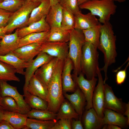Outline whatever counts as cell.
Instances as JSON below:
<instances>
[{
  "label": "cell",
  "instance_id": "cell-31",
  "mask_svg": "<svg viewBox=\"0 0 129 129\" xmlns=\"http://www.w3.org/2000/svg\"><path fill=\"white\" fill-rule=\"evenodd\" d=\"M15 68L11 65L0 61V80L7 82H19L20 80L16 75Z\"/></svg>",
  "mask_w": 129,
  "mask_h": 129
},
{
  "label": "cell",
  "instance_id": "cell-39",
  "mask_svg": "<svg viewBox=\"0 0 129 129\" xmlns=\"http://www.w3.org/2000/svg\"><path fill=\"white\" fill-rule=\"evenodd\" d=\"M71 119H62L57 121L51 129H71Z\"/></svg>",
  "mask_w": 129,
  "mask_h": 129
},
{
  "label": "cell",
  "instance_id": "cell-47",
  "mask_svg": "<svg viewBox=\"0 0 129 129\" xmlns=\"http://www.w3.org/2000/svg\"><path fill=\"white\" fill-rule=\"evenodd\" d=\"M50 6L55 5L59 3L60 0H49Z\"/></svg>",
  "mask_w": 129,
  "mask_h": 129
},
{
  "label": "cell",
  "instance_id": "cell-41",
  "mask_svg": "<svg viewBox=\"0 0 129 129\" xmlns=\"http://www.w3.org/2000/svg\"><path fill=\"white\" fill-rule=\"evenodd\" d=\"M127 64L124 69L118 71L116 75V82L117 84L121 85L123 83L126 77V69L129 65Z\"/></svg>",
  "mask_w": 129,
  "mask_h": 129
},
{
  "label": "cell",
  "instance_id": "cell-44",
  "mask_svg": "<svg viewBox=\"0 0 129 129\" xmlns=\"http://www.w3.org/2000/svg\"><path fill=\"white\" fill-rule=\"evenodd\" d=\"M103 127L102 129H121V128L119 127L114 125L105 124Z\"/></svg>",
  "mask_w": 129,
  "mask_h": 129
},
{
  "label": "cell",
  "instance_id": "cell-24",
  "mask_svg": "<svg viewBox=\"0 0 129 129\" xmlns=\"http://www.w3.org/2000/svg\"><path fill=\"white\" fill-rule=\"evenodd\" d=\"M63 7L59 3L50 6L45 20L50 28L61 27Z\"/></svg>",
  "mask_w": 129,
  "mask_h": 129
},
{
  "label": "cell",
  "instance_id": "cell-6",
  "mask_svg": "<svg viewBox=\"0 0 129 129\" xmlns=\"http://www.w3.org/2000/svg\"><path fill=\"white\" fill-rule=\"evenodd\" d=\"M40 3L25 0L22 6L12 13L7 25L4 27V32L6 34L10 33L16 29L27 26L32 10Z\"/></svg>",
  "mask_w": 129,
  "mask_h": 129
},
{
  "label": "cell",
  "instance_id": "cell-49",
  "mask_svg": "<svg viewBox=\"0 0 129 129\" xmlns=\"http://www.w3.org/2000/svg\"><path fill=\"white\" fill-rule=\"evenodd\" d=\"M89 0H77L79 6L80 5Z\"/></svg>",
  "mask_w": 129,
  "mask_h": 129
},
{
  "label": "cell",
  "instance_id": "cell-38",
  "mask_svg": "<svg viewBox=\"0 0 129 129\" xmlns=\"http://www.w3.org/2000/svg\"><path fill=\"white\" fill-rule=\"evenodd\" d=\"M59 3L62 7L68 9L74 15L81 11L77 0H60Z\"/></svg>",
  "mask_w": 129,
  "mask_h": 129
},
{
  "label": "cell",
  "instance_id": "cell-45",
  "mask_svg": "<svg viewBox=\"0 0 129 129\" xmlns=\"http://www.w3.org/2000/svg\"><path fill=\"white\" fill-rule=\"evenodd\" d=\"M124 115L127 116L128 123L129 124V103H128L125 104V111L123 114Z\"/></svg>",
  "mask_w": 129,
  "mask_h": 129
},
{
  "label": "cell",
  "instance_id": "cell-27",
  "mask_svg": "<svg viewBox=\"0 0 129 129\" xmlns=\"http://www.w3.org/2000/svg\"><path fill=\"white\" fill-rule=\"evenodd\" d=\"M70 37V31L62 27L50 28L47 42L67 43Z\"/></svg>",
  "mask_w": 129,
  "mask_h": 129
},
{
  "label": "cell",
  "instance_id": "cell-18",
  "mask_svg": "<svg viewBox=\"0 0 129 129\" xmlns=\"http://www.w3.org/2000/svg\"><path fill=\"white\" fill-rule=\"evenodd\" d=\"M102 121L104 125H114L121 128H126L129 124L127 117L123 114L107 108H105L104 110Z\"/></svg>",
  "mask_w": 129,
  "mask_h": 129
},
{
  "label": "cell",
  "instance_id": "cell-11",
  "mask_svg": "<svg viewBox=\"0 0 129 129\" xmlns=\"http://www.w3.org/2000/svg\"><path fill=\"white\" fill-rule=\"evenodd\" d=\"M104 106L105 108L112 110L123 114L125 108V104L122 99L115 95L111 87L105 83L104 84Z\"/></svg>",
  "mask_w": 129,
  "mask_h": 129
},
{
  "label": "cell",
  "instance_id": "cell-42",
  "mask_svg": "<svg viewBox=\"0 0 129 129\" xmlns=\"http://www.w3.org/2000/svg\"><path fill=\"white\" fill-rule=\"evenodd\" d=\"M71 128L73 129H83V126L81 120L74 119L71 122Z\"/></svg>",
  "mask_w": 129,
  "mask_h": 129
},
{
  "label": "cell",
  "instance_id": "cell-37",
  "mask_svg": "<svg viewBox=\"0 0 129 129\" xmlns=\"http://www.w3.org/2000/svg\"><path fill=\"white\" fill-rule=\"evenodd\" d=\"M24 0H3L0 2V9L13 12L20 9Z\"/></svg>",
  "mask_w": 129,
  "mask_h": 129
},
{
  "label": "cell",
  "instance_id": "cell-28",
  "mask_svg": "<svg viewBox=\"0 0 129 129\" xmlns=\"http://www.w3.org/2000/svg\"><path fill=\"white\" fill-rule=\"evenodd\" d=\"M49 31L31 33L20 38L19 47L33 43L42 44L47 42Z\"/></svg>",
  "mask_w": 129,
  "mask_h": 129
},
{
  "label": "cell",
  "instance_id": "cell-17",
  "mask_svg": "<svg viewBox=\"0 0 129 129\" xmlns=\"http://www.w3.org/2000/svg\"><path fill=\"white\" fill-rule=\"evenodd\" d=\"M74 28L82 30L96 26L100 23L96 16L91 12L84 14L81 11L74 15Z\"/></svg>",
  "mask_w": 129,
  "mask_h": 129
},
{
  "label": "cell",
  "instance_id": "cell-12",
  "mask_svg": "<svg viewBox=\"0 0 129 129\" xmlns=\"http://www.w3.org/2000/svg\"><path fill=\"white\" fill-rule=\"evenodd\" d=\"M54 57L46 53L41 52L36 57L29 62L28 66L25 71V83L23 88L25 91L35 71L42 65L50 61Z\"/></svg>",
  "mask_w": 129,
  "mask_h": 129
},
{
  "label": "cell",
  "instance_id": "cell-15",
  "mask_svg": "<svg viewBox=\"0 0 129 129\" xmlns=\"http://www.w3.org/2000/svg\"><path fill=\"white\" fill-rule=\"evenodd\" d=\"M59 59L57 58L54 57L49 61L41 66L34 73V75L47 87Z\"/></svg>",
  "mask_w": 129,
  "mask_h": 129
},
{
  "label": "cell",
  "instance_id": "cell-14",
  "mask_svg": "<svg viewBox=\"0 0 129 129\" xmlns=\"http://www.w3.org/2000/svg\"><path fill=\"white\" fill-rule=\"evenodd\" d=\"M31 94L38 96L48 102L49 96L47 87L34 75L30 80L25 90Z\"/></svg>",
  "mask_w": 129,
  "mask_h": 129
},
{
  "label": "cell",
  "instance_id": "cell-3",
  "mask_svg": "<svg viewBox=\"0 0 129 129\" xmlns=\"http://www.w3.org/2000/svg\"><path fill=\"white\" fill-rule=\"evenodd\" d=\"M79 7L88 10L92 14L98 16L99 22L103 24L109 21L111 16L115 13L117 7L112 0H89Z\"/></svg>",
  "mask_w": 129,
  "mask_h": 129
},
{
  "label": "cell",
  "instance_id": "cell-26",
  "mask_svg": "<svg viewBox=\"0 0 129 129\" xmlns=\"http://www.w3.org/2000/svg\"><path fill=\"white\" fill-rule=\"evenodd\" d=\"M50 7L49 0H43L32 10L27 26L40 20L43 16H46Z\"/></svg>",
  "mask_w": 129,
  "mask_h": 129
},
{
  "label": "cell",
  "instance_id": "cell-46",
  "mask_svg": "<svg viewBox=\"0 0 129 129\" xmlns=\"http://www.w3.org/2000/svg\"><path fill=\"white\" fill-rule=\"evenodd\" d=\"M4 27H0V39L2 38L6 34L4 32Z\"/></svg>",
  "mask_w": 129,
  "mask_h": 129
},
{
  "label": "cell",
  "instance_id": "cell-20",
  "mask_svg": "<svg viewBox=\"0 0 129 129\" xmlns=\"http://www.w3.org/2000/svg\"><path fill=\"white\" fill-rule=\"evenodd\" d=\"M46 16L40 20L32 23L27 26L17 29L18 36L21 38L29 34L48 31L50 27L45 20Z\"/></svg>",
  "mask_w": 129,
  "mask_h": 129
},
{
  "label": "cell",
  "instance_id": "cell-51",
  "mask_svg": "<svg viewBox=\"0 0 129 129\" xmlns=\"http://www.w3.org/2000/svg\"><path fill=\"white\" fill-rule=\"evenodd\" d=\"M114 1H116L120 3H122L124 2L126 0H112Z\"/></svg>",
  "mask_w": 129,
  "mask_h": 129
},
{
  "label": "cell",
  "instance_id": "cell-19",
  "mask_svg": "<svg viewBox=\"0 0 129 129\" xmlns=\"http://www.w3.org/2000/svg\"><path fill=\"white\" fill-rule=\"evenodd\" d=\"M41 45L38 43L28 44L18 48L13 52L20 58L29 62L41 52Z\"/></svg>",
  "mask_w": 129,
  "mask_h": 129
},
{
  "label": "cell",
  "instance_id": "cell-1",
  "mask_svg": "<svg viewBox=\"0 0 129 129\" xmlns=\"http://www.w3.org/2000/svg\"><path fill=\"white\" fill-rule=\"evenodd\" d=\"M116 36L115 35L112 25L109 22H106L100 26V35L99 46L98 49L104 54V64L100 69L103 71L105 78L104 83L107 80V71L108 67L115 63L117 55L116 41Z\"/></svg>",
  "mask_w": 129,
  "mask_h": 129
},
{
  "label": "cell",
  "instance_id": "cell-4",
  "mask_svg": "<svg viewBox=\"0 0 129 129\" xmlns=\"http://www.w3.org/2000/svg\"><path fill=\"white\" fill-rule=\"evenodd\" d=\"M97 49L93 45L86 41L82 47L81 59V70L89 80L97 76V71L99 67Z\"/></svg>",
  "mask_w": 129,
  "mask_h": 129
},
{
  "label": "cell",
  "instance_id": "cell-25",
  "mask_svg": "<svg viewBox=\"0 0 129 129\" xmlns=\"http://www.w3.org/2000/svg\"><path fill=\"white\" fill-rule=\"evenodd\" d=\"M27 118L26 114L4 111L3 119L8 121L15 129H24Z\"/></svg>",
  "mask_w": 129,
  "mask_h": 129
},
{
  "label": "cell",
  "instance_id": "cell-33",
  "mask_svg": "<svg viewBox=\"0 0 129 129\" xmlns=\"http://www.w3.org/2000/svg\"><path fill=\"white\" fill-rule=\"evenodd\" d=\"M101 24L82 30L85 41L91 43L97 49L99 44Z\"/></svg>",
  "mask_w": 129,
  "mask_h": 129
},
{
  "label": "cell",
  "instance_id": "cell-22",
  "mask_svg": "<svg viewBox=\"0 0 129 129\" xmlns=\"http://www.w3.org/2000/svg\"><path fill=\"white\" fill-rule=\"evenodd\" d=\"M83 121L84 128L85 129H99L104 125L102 118L98 116L93 108L86 110L83 116Z\"/></svg>",
  "mask_w": 129,
  "mask_h": 129
},
{
  "label": "cell",
  "instance_id": "cell-54",
  "mask_svg": "<svg viewBox=\"0 0 129 129\" xmlns=\"http://www.w3.org/2000/svg\"><path fill=\"white\" fill-rule=\"evenodd\" d=\"M0 40H1V39H0Z\"/></svg>",
  "mask_w": 129,
  "mask_h": 129
},
{
  "label": "cell",
  "instance_id": "cell-50",
  "mask_svg": "<svg viewBox=\"0 0 129 129\" xmlns=\"http://www.w3.org/2000/svg\"><path fill=\"white\" fill-rule=\"evenodd\" d=\"M29 1L34 3H41L43 0H27Z\"/></svg>",
  "mask_w": 129,
  "mask_h": 129
},
{
  "label": "cell",
  "instance_id": "cell-32",
  "mask_svg": "<svg viewBox=\"0 0 129 129\" xmlns=\"http://www.w3.org/2000/svg\"><path fill=\"white\" fill-rule=\"evenodd\" d=\"M57 121L56 119L45 120L28 118L24 129H51Z\"/></svg>",
  "mask_w": 129,
  "mask_h": 129
},
{
  "label": "cell",
  "instance_id": "cell-55",
  "mask_svg": "<svg viewBox=\"0 0 129 129\" xmlns=\"http://www.w3.org/2000/svg\"></svg>",
  "mask_w": 129,
  "mask_h": 129
},
{
  "label": "cell",
  "instance_id": "cell-5",
  "mask_svg": "<svg viewBox=\"0 0 129 129\" xmlns=\"http://www.w3.org/2000/svg\"><path fill=\"white\" fill-rule=\"evenodd\" d=\"M70 32L68 58L73 62L74 75L77 76L82 72L81 59L82 47L85 41L82 30L74 28L70 30Z\"/></svg>",
  "mask_w": 129,
  "mask_h": 129
},
{
  "label": "cell",
  "instance_id": "cell-23",
  "mask_svg": "<svg viewBox=\"0 0 129 129\" xmlns=\"http://www.w3.org/2000/svg\"><path fill=\"white\" fill-rule=\"evenodd\" d=\"M0 61L11 65L16 69V73L23 75L25 74L24 70L29 63L20 58L13 52L0 55Z\"/></svg>",
  "mask_w": 129,
  "mask_h": 129
},
{
  "label": "cell",
  "instance_id": "cell-36",
  "mask_svg": "<svg viewBox=\"0 0 129 129\" xmlns=\"http://www.w3.org/2000/svg\"><path fill=\"white\" fill-rule=\"evenodd\" d=\"M0 107L5 111L19 113L17 102L13 98L9 96L1 97L0 100Z\"/></svg>",
  "mask_w": 129,
  "mask_h": 129
},
{
  "label": "cell",
  "instance_id": "cell-35",
  "mask_svg": "<svg viewBox=\"0 0 129 129\" xmlns=\"http://www.w3.org/2000/svg\"><path fill=\"white\" fill-rule=\"evenodd\" d=\"M75 21L74 14L68 9L63 7V16L61 27L70 31L74 28Z\"/></svg>",
  "mask_w": 129,
  "mask_h": 129
},
{
  "label": "cell",
  "instance_id": "cell-29",
  "mask_svg": "<svg viewBox=\"0 0 129 129\" xmlns=\"http://www.w3.org/2000/svg\"><path fill=\"white\" fill-rule=\"evenodd\" d=\"M56 119H77L79 116L70 102L64 100L56 113Z\"/></svg>",
  "mask_w": 129,
  "mask_h": 129
},
{
  "label": "cell",
  "instance_id": "cell-8",
  "mask_svg": "<svg viewBox=\"0 0 129 129\" xmlns=\"http://www.w3.org/2000/svg\"><path fill=\"white\" fill-rule=\"evenodd\" d=\"M74 81L83 93L87 102L86 110L92 108V99L93 91L97 79L94 77L89 80L84 77L82 72L78 75H74Z\"/></svg>",
  "mask_w": 129,
  "mask_h": 129
},
{
  "label": "cell",
  "instance_id": "cell-48",
  "mask_svg": "<svg viewBox=\"0 0 129 129\" xmlns=\"http://www.w3.org/2000/svg\"><path fill=\"white\" fill-rule=\"evenodd\" d=\"M4 111L0 107V121L3 119V113Z\"/></svg>",
  "mask_w": 129,
  "mask_h": 129
},
{
  "label": "cell",
  "instance_id": "cell-9",
  "mask_svg": "<svg viewBox=\"0 0 129 129\" xmlns=\"http://www.w3.org/2000/svg\"><path fill=\"white\" fill-rule=\"evenodd\" d=\"M97 74L98 77V81L97 85L95 88L92 96V108L98 116L103 118L105 109L104 106L105 83L99 67L97 69Z\"/></svg>",
  "mask_w": 129,
  "mask_h": 129
},
{
  "label": "cell",
  "instance_id": "cell-13",
  "mask_svg": "<svg viewBox=\"0 0 129 129\" xmlns=\"http://www.w3.org/2000/svg\"><path fill=\"white\" fill-rule=\"evenodd\" d=\"M73 68L72 61L67 58L64 61L61 75L63 93L74 92L77 88V85L73 80L71 74Z\"/></svg>",
  "mask_w": 129,
  "mask_h": 129
},
{
  "label": "cell",
  "instance_id": "cell-52",
  "mask_svg": "<svg viewBox=\"0 0 129 129\" xmlns=\"http://www.w3.org/2000/svg\"><path fill=\"white\" fill-rule=\"evenodd\" d=\"M1 89L0 85V100L1 98Z\"/></svg>",
  "mask_w": 129,
  "mask_h": 129
},
{
  "label": "cell",
  "instance_id": "cell-10",
  "mask_svg": "<svg viewBox=\"0 0 129 129\" xmlns=\"http://www.w3.org/2000/svg\"><path fill=\"white\" fill-rule=\"evenodd\" d=\"M40 50L64 62L68 57V42H47L41 45Z\"/></svg>",
  "mask_w": 129,
  "mask_h": 129
},
{
  "label": "cell",
  "instance_id": "cell-16",
  "mask_svg": "<svg viewBox=\"0 0 129 129\" xmlns=\"http://www.w3.org/2000/svg\"><path fill=\"white\" fill-rule=\"evenodd\" d=\"M20 39L16 30L13 33L5 35L0 41V55L13 52L19 48Z\"/></svg>",
  "mask_w": 129,
  "mask_h": 129
},
{
  "label": "cell",
  "instance_id": "cell-21",
  "mask_svg": "<svg viewBox=\"0 0 129 129\" xmlns=\"http://www.w3.org/2000/svg\"><path fill=\"white\" fill-rule=\"evenodd\" d=\"M63 95L69 101L80 118L82 116L86 100L83 93L77 86L74 92L71 94L64 93Z\"/></svg>",
  "mask_w": 129,
  "mask_h": 129
},
{
  "label": "cell",
  "instance_id": "cell-2",
  "mask_svg": "<svg viewBox=\"0 0 129 129\" xmlns=\"http://www.w3.org/2000/svg\"><path fill=\"white\" fill-rule=\"evenodd\" d=\"M64 62L59 59L55 70L47 85L49 101L48 110L57 113L64 100L61 75Z\"/></svg>",
  "mask_w": 129,
  "mask_h": 129
},
{
  "label": "cell",
  "instance_id": "cell-30",
  "mask_svg": "<svg viewBox=\"0 0 129 129\" xmlns=\"http://www.w3.org/2000/svg\"><path fill=\"white\" fill-rule=\"evenodd\" d=\"M24 100L31 109L48 110V102L42 98L31 94L27 91H23Z\"/></svg>",
  "mask_w": 129,
  "mask_h": 129
},
{
  "label": "cell",
  "instance_id": "cell-53",
  "mask_svg": "<svg viewBox=\"0 0 129 129\" xmlns=\"http://www.w3.org/2000/svg\"><path fill=\"white\" fill-rule=\"evenodd\" d=\"M3 0H0V2L2 1Z\"/></svg>",
  "mask_w": 129,
  "mask_h": 129
},
{
  "label": "cell",
  "instance_id": "cell-34",
  "mask_svg": "<svg viewBox=\"0 0 129 129\" xmlns=\"http://www.w3.org/2000/svg\"><path fill=\"white\" fill-rule=\"evenodd\" d=\"M28 118L42 120L56 119V113L48 110L32 109L26 114Z\"/></svg>",
  "mask_w": 129,
  "mask_h": 129
},
{
  "label": "cell",
  "instance_id": "cell-43",
  "mask_svg": "<svg viewBox=\"0 0 129 129\" xmlns=\"http://www.w3.org/2000/svg\"><path fill=\"white\" fill-rule=\"evenodd\" d=\"M0 129H15L7 121L3 119L0 121Z\"/></svg>",
  "mask_w": 129,
  "mask_h": 129
},
{
  "label": "cell",
  "instance_id": "cell-40",
  "mask_svg": "<svg viewBox=\"0 0 129 129\" xmlns=\"http://www.w3.org/2000/svg\"><path fill=\"white\" fill-rule=\"evenodd\" d=\"M12 13L0 9V27H5L6 26Z\"/></svg>",
  "mask_w": 129,
  "mask_h": 129
},
{
  "label": "cell",
  "instance_id": "cell-7",
  "mask_svg": "<svg viewBox=\"0 0 129 129\" xmlns=\"http://www.w3.org/2000/svg\"><path fill=\"white\" fill-rule=\"evenodd\" d=\"M2 97L9 96L13 98L18 105L19 113L27 114L32 109L25 102L23 95L20 94L16 87L11 86L6 81L0 80Z\"/></svg>",
  "mask_w": 129,
  "mask_h": 129
}]
</instances>
